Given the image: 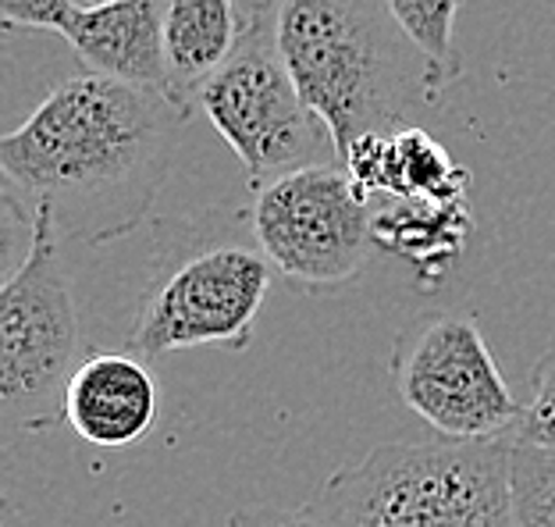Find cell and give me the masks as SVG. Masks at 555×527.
Here are the masks:
<instances>
[{
	"mask_svg": "<svg viewBox=\"0 0 555 527\" xmlns=\"http://www.w3.org/2000/svg\"><path fill=\"white\" fill-rule=\"evenodd\" d=\"M513 446L555 453V332L531 368V396H527L524 417L513 432Z\"/></svg>",
	"mask_w": 555,
	"mask_h": 527,
	"instance_id": "2e32d148",
	"label": "cell"
},
{
	"mask_svg": "<svg viewBox=\"0 0 555 527\" xmlns=\"http://www.w3.org/2000/svg\"><path fill=\"white\" fill-rule=\"evenodd\" d=\"M271 288V260L260 246L207 243L182 257L139 304L125 354L160 360L199 346L246 349Z\"/></svg>",
	"mask_w": 555,
	"mask_h": 527,
	"instance_id": "52a82bcc",
	"label": "cell"
},
{
	"mask_svg": "<svg viewBox=\"0 0 555 527\" xmlns=\"http://www.w3.org/2000/svg\"><path fill=\"white\" fill-rule=\"evenodd\" d=\"M160 388L146 360L115 349H90L65 393V421L96 449L135 446L154 432Z\"/></svg>",
	"mask_w": 555,
	"mask_h": 527,
	"instance_id": "9c48e42d",
	"label": "cell"
},
{
	"mask_svg": "<svg viewBox=\"0 0 555 527\" xmlns=\"http://www.w3.org/2000/svg\"><path fill=\"white\" fill-rule=\"evenodd\" d=\"M257 246L302 288L357 279L374 246L371 204L343 165H307L268 182L249 207Z\"/></svg>",
	"mask_w": 555,
	"mask_h": 527,
	"instance_id": "ba28073f",
	"label": "cell"
},
{
	"mask_svg": "<svg viewBox=\"0 0 555 527\" xmlns=\"http://www.w3.org/2000/svg\"><path fill=\"white\" fill-rule=\"evenodd\" d=\"M185 118L168 93L82 72L0 140V165L29 207H50L61 240L104 246L154 207Z\"/></svg>",
	"mask_w": 555,
	"mask_h": 527,
	"instance_id": "6da1fadb",
	"label": "cell"
},
{
	"mask_svg": "<svg viewBox=\"0 0 555 527\" xmlns=\"http://www.w3.org/2000/svg\"><path fill=\"white\" fill-rule=\"evenodd\" d=\"M75 11H79L75 0H0V15H4V22L22 25V29L65 33V25Z\"/></svg>",
	"mask_w": 555,
	"mask_h": 527,
	"instance_id": "e0dca14e",
	"label": "cell"
},
{
	"mask_svg": "<svg viewBox=\"0 0 555 527\" xmlns=\"http://www.w3.org/2000/svg\"><path fill=\"white\" fill-rule=\"evenodd\" d=\"M243 36V11L235 0H168L164 47H168V97L182 111L196 107V93L224 68Z\"/></svg>",
	"mask_w": 555,
	"mask_h": 527,
	"instance_id": "4fadbf2b",
	"label": "cell"
},
{
	"mask_svg": "<svg viewBox=\"0 0 555 527\" xmlns=\"http://www.w3.org/2000/svg\"><path fill=\"white\" fill-rule=\"evenodd\" d=\"M274 8L278 0H249L235 54L196 93V107L243 160L254 193L288 171L318 165L321 140L332 143L282 61Z\"/></svg>",
	"mask_w": 555,
	"mask_h": 527,
	"instance_id": "5b68a950",
	"label": "cell"
},
{
	"mask_svg": "<svg viewBox=\"0 0 555 527\" xmlns=\"http://www.w3.org/2000/svg\"><path fill=\"white\" fill-rule=\"evenodd\" d=\"M33 240L0 293V410L4 428L43 432L65 417L72 374L86 360L82 318L61 260V229L36 204Z\"/></svg>",
	"mask_w": 555,
	"mask_h": 527,
	"instance_id": "277c9868",
	"label": "cell"
},
{
	"mask_svg": "<svg viewBox=\"0 0 555 527\" xmlns=\"http://www.w3.org/2000/svg\"><path fill=\"white\" fill-rule=\"evenodd\" d=\"M310 503L332 527H516L513 442H388Z\"/></svg>",
	"mask_w": 555,
	"mask_h": 527,
	"instance_id": "3957f363",
	"label": "cell"
},
{
	"mask_svg": "<svg viewBox=\"0 0 555 527\" xmlns=\"http://www.w3.org/2000/svg\"><path fill=\"white\" fill-rule=\"evenodd\" d=\"M388 368L402 403L449 442H506L524 417L481 324L466 313H416L396 335Z\"/></svg>",
	"mask_w": 555,
	"mask_h": 527,
	"instance_id": "8992f818",
	"label": "cell"
},
{
	"mask_svg": "<svg viewBox=\"0 0 555 527\" xmlns=\"http://www.w3.org/2000/svg\"><path fill=\"white\" fill-rule=\"evenodd\" d=\"M338 165L346 168L367 204L374 200H466L470 193V171L421 125H402L392 136H367L352 143Z\"/></svg>",
	"mask_w": 555,
	"mask_h": 527,
	"instance_id": "8fae6325",
	"label": "cell"
},
{
	"mask_svg": "<svg viewBox=\"0 0 555 527\" xmlns=\"http://www.w3.org/2000/svg\"><path fill=\"white\" fill-rule=\"evenodd\" d=\"M516 527H555V453L513 446Z\"/></svg>",
	"mask_w": 555,
	"mask_h": 527,
	"instance_id": "9a60e30c",
	"label": "cell"
},
{
	"mask_svg": "<svg viewBox=\"0 0 555 527\" xmlns=\"http://www.w3.org/2000/svg\"><path fill=\"white\" fill-rule=\"evenodd\" d=\"M388 15L402 29V36L416 47L427 68V104L446 97L449 82L460 75L456 50V11L460 0H385Z\"/></svg>",
	"mask_w": 555,
	"mask_h": 527,
	"instance_id": "5bb4252c",
	"label": "cell"
},
{
	"mask_svg": "<svg viewBox=\"0 0 555 527\" xmlns=\"http://www.w3.org/2000/svg\"><path fill=\"white\" fill-rule=\"evenodd\" d=\"M474 215L466 200H374L371 232L382 254L406 260L421 285H438L463 257Z\"/></svg>",
	"mask_w": 555,
	"mask_h": 527,
	"instance_id": "7c38bea8",
	"label": "cell"
},
{
	"mask_svg": "<svg viewBox=\"0 0 555 527\" xmlns=\"http://www.w3.org/2000/svg\"><path fill=\"white\" fill-rule=\"evenodd\" d=\"M164 8L168 0H118L90 11L79 8L61 36L86 72L168 93L171 75L168 47H164Z\"/></svg>",
	"mask_w": 555,
	"mask_h": 527,
	"instance_id": "30bf717a",
	"label": "cell"
},
{
	"mask_svg": "<svg viewBox=\"0 0 555 527\" xmlns=\"http://www.w3.org/2000/svg\"><path fill=\"white\" fill-rule=\"evenodd\" d=\"M224 527H332V520L324 517V513L307 503V506H243L235 510L229 520H224Z\"/></svg>",
	"mask_w": 555,
	"mask_h": 527,
	"instance_id": "ac0fdd59",
	"label": "cell"
},
{
	"mask_svg": "<svg viewBox=\"0 0 555 527\" xmlns=\"http://www.w3.org/2000/svg\"><path fill=\"white\" fill-rule=\"evenodd\" d=\"M278 50L343 160L367 136H392L427 104V68L385 0H278Z\"/></svg>",
	"mask_w": 555,
	"mask_h": 527,
	"instance_id": "7a4b0ae2",
	"label": "cell"
}]
</instances>
